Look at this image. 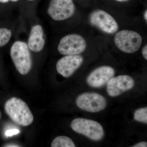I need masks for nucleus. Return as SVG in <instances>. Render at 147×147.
I'll return each instance as SVG.
<instances>
[{"label": "nucleus", "instance_id": "obj_18", "mask_svg": "<svg viewBox=\"0 0 147 147\" xmlns=\"http://www.w3.org/2000/svg\"><path fill=\"white\" fill-rule=\"evenodd\" d=\"M133 147H147V143L146 142H141L136 144Z\"/></svg>", "mask_w": 147, "mask_h": 147}, {"label": "nucleus", "instance_id": "obj_21", "mask_svg": "<svg viewBox=\"0 0 147 147\" xmlns=\"http://www.w3.org/2000/svg\"><path fill=\"white\" fill-rule=\"evenodd\" d=\"M144 18L145 20H146V21H147V11L146 10V11H145L144 14Z\"/></svg>", "mask_w": 147, "mask_h": 147}, {"label": "nucleus", "instance_id": "obj_13", "mask_svg": "<svg viewBox=\"0 0 147 147\" xmlns=\"http://www.w3.org/2000/svg\"><path fill=\"white\" fill-rule=\"evenodd\" d=\"M51 147H75V144L69 137L60 136L56 137L52 142Z\"/></svg>", "mask_w": 147, "mask_h": 147}, {"label": "nucleus", "instance_id": "obj_3", "mask_svg": "<svg viewBox=\"0 0 147 147\" xmlns=\"http://www.w3.org/2000/svg\"><path fill=\"white\" fill-rule=\"evenodd\" d=\"M71 127L75 132L83 134L93 141H100L104 137L103 127L96 121L80 118H76L71 122Z\"/></svg>", "mask_w": 147, "mask_h": 147}, {"label": "nucleus", "instance_id": "obj_22", "mask_svg": "<svg viewBox=\"0 0 147 147\" xmlns=\"http://www.w3.org/2000/svg\"><path fill=\"white\" fill-rule=\"evenodd\" d=\"M116 1H117L119 2H124L126 1H128V0H116Z\"/></svg>", "mask_w": 147, "mask_h": 147}, {"label": "nucleus", "instance_id": "obj_11", "mask_svg": "<svg viewBox=\"0 0 147 147\" xmlns=\"http://www.w3.org/2000/svg\"><path fill=\"white\" fill-rule=\"evenodd\" d=\"M115 70L109 66H102L96 69L88 76L87 82L90 86L99 88L103 86L114 77Z\"/></svg>", "mask_w": 147, "mask_h": 147}, {"label": "nucleus", "instance_id": "obj_1", "mask_svg": "<svg viewBox=\"0 0 147 147\" xmlns=\"http://www.w3.org/2000/svg\"><path fill=\"white\" fill-rule=\"evenodd\" d=\"M7 115L18 125L26 127L30 125L34 116L26 103L21 98L13 97L7 100L4 105Z\"/></svg>", "mask_w": 147, "mask_h": 147}, {"label": "nucleus", "instance_id": "obj_7", "mask_svg": "<svg viewBox=\"0 0 147 147\" xmlns=\"http://www.w3.org/2000/svg\"><path fill=\"white\" fill-rule=\"evenodd\" d=\"M90 23L108 34L115 33L119 26L115 18L104 10L97 9L92 11L89 16Z\"/></svg>", "mask_w": 147, "mask_h": 147}, {"label": "nucleus", "instance_id": "obj_14", "mask_svg": "<svg viewBox=\"0 0 147 147\" xmlns=\"http://www.w3.org/2000/svg\"><path fill=\"white\" fill-rule=\"evenodd\" d=\"M12 33L10 29L0 28V47L7 44L11 38Z\"/></svg>", "mask_w": 147, "mask_h": 147}, {"label": "nucleus", "instance_id": "obj_16", "mask_svg": "<svg viewBox=\"0 0 147 147\" xmlns=\"http://www.w3.org/2000/svg\"><path fill=\"white\" fill-rule=\"evenodd\" d=\"M20 132L18 129H13L7 130L5 133V135L6 137H11L13 135H16Z\"/></svg>", "mask_w": 147, "mask_h": 147}, {"label": "nucleus", "instance_id": "obj_15", "mask_svg": "<svg viewBox=\"0 0 147 147\" xmlns=\"http://www.w3.org/2000/svg\"><path fill=\"white\" fill-rule=\"evenodd\" d=\"M134 118L135 120L140 122L147 123V108H140L135 111Z\"/></svg>", "mask_w": 147, "mask_h": 147}, {"label": "nucleus", "instance_id": "obj_4", "mask_svg": "<svg viewBox=\"0 0 147 147\" xmlns=\"http://www.w3.org/2000/svg\"><path fill=\"white\" fill-rule=\"evenodd\" d=\"M115 42L117 47L121 51L131 54L137 52L141 47L142 38L137 32L122 30L116 34Z\"/></svg>", "mask_w": 147, "mask_h": 147}, {"label": "nucleus", "instance_id": "obj_5", "mask_svg": "<svg viewBox=\"0 0 147 147\" xmlns=\"http://www.w3.org/2000/svg\"><path fill=\"white\" fill-rule=\"evenodd\" d=\"M86 47V42L83 37L73 34L67 35L61 39L58 50L62 55H78L84 52Z\"/></svg>", "mask_w": 147, "mask_h": 147}, {"label": "nucleus", "instance_id": "obj_19", "mask_svg": "<svg viewBox=\"0 0 147 147\" xmlns=\"http://www.w3.org/2000/svg\"><path fill=\"white\" fill-rule=\"evenodd\" d=\"M4 147H20V146H18V145L15 144H7L4 146Z\"/></svg>", "mask_w": 147, "mask_h": 147}, {"label": "nucleus", "instance_id": "obj_6", "mask_svg": "<svg viewBox=\"0 0 147 147\" xmlns=\"http://www.w3.org/2000/svg\"><path fill=\"white\" fill-rule=\"evenodd\" d=\"M75 6L72 0H51L47 13L53 20L61 21L73 16Z\"/></svg>", "mask_w": 147, "mask_h": 147}, {"label": "nucleus", "instance_id": "obj_17", "mask_svg": "<svg viewBox=\"0 0 147 147\" xmlns=\"http://www.w3.org/2000/svg\"><path fill=\"white\" fill-rule=\"evenodd\" d=\"M142 54L146 60H147V45H146L143 47L142 50Z\"/></svg>", "mask_w": 147, "mask_h": 147}, {"label": "nucleus", "instance_id": "obj_9", "mask_svg": "<svg viewBox=\"0 0 147 147\" xmlns=\"http://www.w3.org/2000/svg\"><path fill=\"white\" fill-rule=\"evenodd\" d=\"M84 62L81 55H65L58 61L56 69L58 73L65 78L71 76Z\"/></svg>", "mask_w": 147, "mask_h": 147}, {"label": "nucleus", "instance_id": "obj_24", "mask_svg": "<svg viewBox=\"0 0 147 147\" xmlns=\"http://www.w3.org/2000/svg\"><path fill=\"white\" fill-rule=\"evenodd\" d=\"M28 1H34V0H28Z\"/></svg>", "mask_w": 147, "mask_h": 147}, {"label": "nucleus", "instance_id": "obj_23", "mask_svg": "<svg viewBox=\"0 0 147 147\" xmlns=\"http://www.w3.org/2000/svg\"><path fill=\"white\" fill-rule=\"evenodd\" d=\"M1 118V111H0V120Z\"/></svg>", "mask_w": 147, "mask_h": 147}, {"label": "nucleus", "instance_id": "obj_10", "mask_svg": "<svg viewBox=\"0 0 147 147\" xmlns=\"http://www.w3.org/2000/svg\"><path fill=\"white\" fill-rule=\"evenodd\" d=\"M134 82L131 76L119 75L113 77L107 83L108 94L112 97L118 96L133 88Z\"/></svg>", "mask_w": 147, "mask_h": 147}, {"label": "nucleus", "instance_id": "obj_8", "mask_svg": "<svg viewBox=\"0 0 147 147\" xmlns=\"http://www.w3.org/2000/svg\"><path fill=\"white\" fill-rule=\"evenodd\" d=\"M76 104L82 110L90 113H98L106 107V100L101 95L96 93H85L79 95Z\"/></svg>", "mask_w": 147, "mask_h": 147}, {"label": "nucleus", "instance_id": "obj_2", "mask_svg": "<svg viewBox=\"0 0 147 147\" xmlns=\"http://www.w3.org/2000/svg\"><path fill=\"white\" fill-rule=\"evenodd\" d=\"M10 55L18 72L22 75L28 74L31 69L32 63L28 44L20 40L15 41L11 47Z\"/></svg>", "mask_w": 147, "mask_h": 147}, {"label": "nucleus", "instance_id": "obj_20", "mask_svg": "<svg viewBox=\"0 0 147 147\" xmlns=\"http://www.w3.org/2000/svg\"><path fill=\"white\" fill-rule=\"evenodd\" d=\"M18 0H0V3H8L9 1L16 2Z\"/></svg>", "mask_w": 147, "mask_h": 147}, {"label": "nucleus", "instance_id": "obj_12", "mask_svg": "<svg viewBox=\"0 0 147 147\" xmlns=\"http://www.w3.org/2000/svg\"><path fill=\"white\" fill-rule=\"evenodd\" d=\"M27 44L31 51L35 53L42 51L45 46V40L41 25L37 24L32 27Z\"/></svg>", "mask_w": 147, "mask_h": 147}]
</instances>
